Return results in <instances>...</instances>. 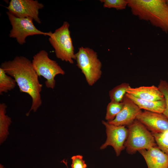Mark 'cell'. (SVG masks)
<instances>
[{
    "label": "cell",
    "mask_w": 168,
    "mask_h": 168,
    "mask_svg": "<svg viewBox=\"0 0 168 168\" xmlns=\"http://www.w3.org/2000/svg\"><path fill=\"white\" fill-rule=\"evenodd\" d=\"M130 86L129 84L124 82L114 87L109 91V95L110 101L122 102L127 89Z\"/></svg>",
    "instance_id": "obj_17"
},
{
    "label": "cell",
    "mask_w": 168,
    "mask_h": 168,
    "mask_svg": "<svg viewBox=\"0 0 168 168\" xmlns=\"http://www.w3.org/2000/svg\"><path fill=\"white\" fill-rule=\"evenodd\" d=\"M6 13L12 26L9 37L15 38L19 44L23 45L25 43L26 38L30 36L43 35L49 36L50 32H45L37 29L32 19L19 18L8 11Z\"/></svg>",
    "instance_id": "obj_7"
},
{
    "label": "cell",
    "mask_w": 168,
    "mask_h": 168,
    "mask_svg": "<svg viewBox=\"0 0 168 168\" xmlns=\"http://www.w3.org/2000/svg\"><path fill=\"white\" fill-rule=\"evenodd\" d=\"M126 96L132 100L141 109L150 112L163 114L166 107L164 99L156 101L145 100L136 97L126 93Z\"/></svg>",
    "instance_id": "obj_14"
},
{
    "label": "cell",
    "mask_w": 168,
    "mask_h": 168,
    "mask_svg": "<svg viewBox=\"0 0 168 168\" xmlns=\"http://www.w3.org/2000/svg\"><path fill=\"white\" fill-rule=\"evenodd\" d=\"M167 74H168V72H167Z\"/></svg>",
    "instance_id": "obj_25"
},
{
    "label": "cell",
    "mask_w": 168,
    "mask_h": 168,
    "mask_svg": "<svg viewBox=\"0 0 168 168\" xmlns=\"http://www.w3.org/2000/svg\"><path fill=\"white\" fill-rule=\"evenodd\" d=\"M124 106V103L113 101L108 104L107 108L105 119L108 122L112 121L122 110Z\"/></svg>",
    "instance_id": "obj_18"
},
{
    "label": "cell",
    "mask_w": 168,
    "mask_h": 168,
    "mask_svg": "<svg viewBox=\"0 0 168 168\" xmlns=\"http://www.w3.org/2000/svg\"></svg>",
    "instance_id": "obj_26"
},
{
    "label": "cell",
    "mask_w": 168,
    "mask_h": 168,
    "mask_svg": "<svg viewBox=\"0 0 168 168\" xmlns=\"http://www.w3.org/2000/svg\"><path fill=\"white\" fill-rule=\"evenodd\" d=\"M158 87L163 93L166 101V107L163 114L168 118V83L165 80L161 79Z\"/></svg>",
    "instance_id": "obj_21"
},
{
    "label": "cell",
    "mask_w": 168,
    "mask_h": 168,
    "mask_svg": "<svg viewBox=\"0 0 168 168\" xmlns=\"http://www.w3.org/2000/svg\"><path fill=\"white\" fill-rule=\"evenodd\" d=\"M138 152L144 158L148 168H168V155L157 146L141 149Z\"/></svg>",
    "instance_id": "obj_12"
},
{
    "label": "cell",
    "mask_w": 168,
    "mask_h": 168,
    "mask_svg": "<svg viewBox=\"0 0 168 168\" xmlns=\"http://www.w3.org/2000/svg\"><path fill=\"white\" fill-rule=\"evenodd\" d=\"M16 84L15 80L0 68V94L13 89Z\"/></svg>",
    "instance_id": "obj_16"
},
{
    "label": "cell",
    "mask_w": 168,
    "mask_h": 168,
    "mask_svg": "<svg viewBox=\"0 0 168 168\" xmlns=\"http://www.w3.org/2000/svg\"><path fill=\"white\" fill-rule=\"evenodd\" d=\"M105 7L114 8L117 10L125 9L128 6L127 0H101Z\"/></svg>",
    "instance_id": "obj_20"
},
{
    "label": "cell",
    "mask_w": 168,
    "mask_h": 168,
    "mask_svg": "<svg viewBox=\"0 0 168 168\" xmlns=\"http://www.w3.org/2000/svg\"><path fill=\"white\" fill-rule=\"evenodd\" d=\"M44 5L37 0H11L7 8L8 12L19 18H29L38 24L41 21L39 10Z\"/></svg>",
    "instance_id": "obj_8"
},
{
    "label": "cell",
    "mask_w": 168,
    "mask_h": 168,
    "mask_svg": "<svg viewBox=\"0 0 168 168\" xmlns=\"http://www.w3.org/2000/svg\"><path fill=\"white\" fill-rule=\"evenodd\" d=\"M77 65L90 86L94 85L102 75V63L96 52L89 47H80L75 54Z\"/></svg>",
    "instance_id": "obj_4"
},
{
    "label": "cell",
    "mask_w": 168,
    "mask_h": 168,
    "mask_svg": "<svg viewBox=\"0 0 168 168\" xmlns=\"http://www.w3.org/2000/svg\"><path fill=\"white\" fill-rule=\"evenodd\" d=\"M7 106L4 103L0 104V142L2 143L9 134L8 128L12 120L6 114Z\"/></svg>",
    "instance_id": "obj_15"
},
{
    "label": "cell",
    "mask_w": 168,
    "mask_h": 168,
    "mask_svg": "<svg viewBox=\"0 0 168 168\" xmlns=\"http://www.w3.org/2000/svg\"><path fill=\"white\" fill-rule=\"evenodd\" d=\"M132 14L168 32V5L165 0H127Z\"/></svg>",
    "instance_id": "obj_2"
},
{
    "label": "cell",
    "mask_w": 168,
    "mask_h": 168,
    "mask_svg": "<svg viewBox=\"0 0 168 168\" xmlns=\"http://www.w3.org/2000/svg\"><path fill=\"white\" fill-rule=\"evenodd\" d=\"M0 68L15 80L21 92L31 97L32 104L26 115H29L32 111L36 112L42 104V85L39 82L32 61L25 56H16L12 60L2 63Z\"/></svg>",
    "instance_id": "obj_1"
},
{
    "label": "cell",
    "mask_w": 168,
    "mask_h": 168,
    "mask_svg": "<svg viewBox=\"0 0 168 168\" xmlns=\"http://www.w3.org/2000/svg\"><path fill=\"white\" fill-rule=\"evenodd\" d=\"M70 25L64 21L54 33L49 31V40L54 49L56 57L63 61L73 64L75 54L69 29Z\"/></svg>",
    "instance_id": "obj_3"
},
{
    "label": "cell",
    "mask_w": 168,
    "mask_h": 168,
    "mask_svg": "<svg viewBox=\"0 0 168 168\" xmlns=\"http://www.w3.org/2000/svg\"><path fill=\"white\" fill-rule=\"evenodd\" d=\"M166 3H167V4L168 5V0H166Z\"/></svg>",
    "instance_id": "obj_24"
},
{
    "label": "cell",
    "mask_w": 168,
    "mask_h": 168,
    "mask_svg": "<svg viewBox=\"0 0 168 168\" xmlns=\"http://www.w3.org/2000/svg\"><path fill=\"white\" fill-rule=\"evenodd\" d=\"M102 122L106 128L107 138L100 147V149H103L108 146H111L118 156L125 148L124 144L128 136V128L125 126H116L104 120Z\"/></svg>",
    "instance_id": "obj_9"
},
{
    "label": "cell",
    "mask_w": 168,
    "mask_h": 168,
    "mask_svg": "<svg viewBox=\"0 0 168 168\" xmlns=\"http://www.w3.org/2000/svg\"><path fill=\"white\" fill-rule=\"evenodd\" d=\"M72 168H86L87 165L85 163V161L83 159L82 156L77 155L72 156Z\"/></svg>",
    "instance_id": "obj_22"
},
{
    "label": "cell",
    "mask_w": 168,
    "mask_h": 168,
    "mask_svg": "<svg viewBox=\"0 0 168 168\" xmlns=\"http://www.w3.org/2000/svg\"><path fill=\"white\" fill-rule=\"evenodd\" d=\"M32 63L39 77L42 76L46 79L45 85L48 88L54 89L55 86L56 76L65 73L56 61L50 59L48 52L44 50L39 51L33 56Z\"/></svg>",
    "instance_id": "obj_6"
},
{
    "label": "cell",
    "mask_w": 168,
    "mask_h": 168,
    "mask_svg": "<svg viewBox=\"0 0 168 168\" xmlns=\"http://www.w3.org/2000/svg\"><path fill=\"white\" fill-rule=\"evenodd\" d=\"M0 168H5L1 164L0 165Z\"/></svg>",
    "instance_id": "obj_23"
},
{
    "label": "cell",
    "mask_w": 168,
    "mask_h": 168,
    "mask_svg": "<svg viewBox=\"0 0 168 168\" xmlns=\"http://www.w3.org/2000/svg\"><path fill=\"white\" fill-rule=\"evenodd\" d=\"M124 106L122 110L110 124L116 126H128L136 119L141 109L125 95L122 101ZM108 122V121H107Z\"/></svg>",
    "instance_id": "obj_11"
},
{
    "label": "cell",
    "mask_w": 168,
    "mask_h": 168,
    "mask_svg": "<svg viewBox=\"0 0 168 168\" xmlns=\"http://www.w3.org/2000/svg\"><path fill=\"white\" fill-rule=\"evenodd\" d=\"M127 93L141 99L156 101L164 99L162 92L154 85L150 86H141L133 88L130 86L127 90Z\"/></svg>",
    "instance_id": "obj_13"
},
{
    "label": "cell",
    "mask_w": 168,
    "mask_h": 168,
    "mask_svg": "<svg viewBox=\"0 0 168 168\" xmlns=\"http://www.w3.org/2000/svg\"><path fill=\"white\" fill-rule=\"evenodd\" d=\"M128 126V134L124 146L128 154L157 146L151 133L139 121L136 119Z\"/></svg>",
    "instance_id": "obj_5"
},
{
    "label": "cell",
    "mask_w": 168,
    "mask_h": 168,
    "mask_svg": "<svg viewBox=\"0 0 168 168\" xmlns=\"http://www.w3.org/2000/svg\"><path fill=\"white\" fill-rule=\"evenodd\" d=\"M151 133L158 147L168 155V130L162 133Z\"/></svg>",
    "instance_id": "obj_19"
},
{
    "label": "cell",
    "mask_w": 168,
    "mask_h": 168,
    "mask_svg": "<svg viewBox=\"0 0 168 168\" xmlns=\"http://www.w3.org/2000/svg\"><path fill=\"white\" fill-rule=\"evenodd\" d=\"M136 119L151 133H160L168 130V118L163 114L142 111Z\"/></svg>",
    "instance_id": "obj_10"
}]
</instances>
